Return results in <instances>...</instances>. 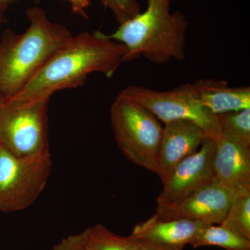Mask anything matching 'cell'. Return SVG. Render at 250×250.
I'll list each match as a JSON object with an SVG mask.
<instances>
[{
	"label": "cell",
	"mask_w": 250,
	"mask_h": 250,
	"mask_svg": "<svg viewBox=\"0 0 250 250\" xmlns=\"http://www.w3.org/2000/svg\"><path fill=\"white\" fill-rule=\"evenodd\" d=\"M51 250H88L84 231L63 238Z\"/></svg>",
	"instance_id": "19"
},
{
	"label": "cell",
	"mask_w": 250,
	"mask_h": 250,
	"mask_svg": "<svg viewBox=\"0 0 250 250\" xmlns=\"http://www.w3.org/2000/svg\"><path fill=\"white\" fill-rule=\"evenodd\" d=\"M206 224L187 219L160 220L152 216L139 224L130 237L161 246L182 248L192 241Z\"/></svg>",
	"instance_id": "12"
},
{
	"label": "cell",
	"mask_w": 250,
	"mask_h": 250,
	"mask_svg": "<svg viewBox=\"0 0 250 250\" xmlns=\"http://www.w3.org/2000/svg\"><path fill=\"white\" fill-rule=\"evenodd\" d=\"M84 233L88 250H135L129 236H118L102 224L87 229Z\"/></svg>",
	"instance_id": "17"
},
{
	"label": "cell",
	"mask_w": 250,
	"mask_h": 250,
	"mask_svg": "<svg viewBox=\"0 0 250 250\" xmlns=\"http://www.w3.org/2000/svg\"><path fill=\"white\" fill-rule=\"evenodd\" d=\"M52 167L49 150L21 156L0 143V210L11 213L30 207L45 188Z\"/></svg>",
	"instance_id": "5"
},
{
	"label": "cell",
	"mask_w": 250,
	"mask_h": 250,
	"mask_svg": "<svg viewBox=\"0 0 250 250\" xmlns=\"http://www.w3.org/2000/svg\"><path fill=\"white\" fill-rule=\"evenodd\" d=\"M48 102L45 99L27 104L0 103V143L21 156L49 150Z\"/></svg>",
	"instance_id": "7"
},
{
	"label": "cell",
	"mask_w": 250,
	"mask_h": 250,
	"mask_svg": "<svg viewBox=\"0 0 250 250\" xmlns=\"http://www.w3.org/2000/svg\"><path fill=\"white\" fill-rule=\"evenodd\" d=\"M126 49L100 31L73 36L45 62L21 91L6 101L27 104L50 98L55 92L83 84L100 72L111 78L124 62Z\"/></svg>",
	"instance_id": "1"
},
{
	"label": "cell",
	"mask_w": 250,
	"mask_h": 250,
	"mask_svg": "<svg viewBox=\"0 0 250 250\" xmlns=\"http://www.w3.org/2000/svg\"><path fill=\"white\" fill-rule=\"evenodd\" d=\"M192 84L202 104L215 116L250 108L249 86L229 87L213 79H200Z\"/></svg>",
	"instance_id": "13"
},
{
	"label": "cell",
	"mask_w": 250,
	"mask_h": 250,
	"mask_svg": "<svg viewBox=\"0 0 250 250\" xmlns=\"http://www.w3.org/2000/svg\"><path fill=\"white\" fill-rule=\"evenodd\" d=\"M130 237V236H129ZM131 238V237H130ZM134 241L135 250H182V248H172L161 246V245L154 244L149 242L140 241V240L133 239Z\"/></svg>",
	"instance_id": "20"
},
{
	"label": "cell",
	"mask_w": 250,
	"mask_h": 250,
	"mask_svg": "<svg viewBox=\"0 0 250 250\" xmlns=\"http://www.w3.org/2000/svg\"><path fill=\"white\" fill-rule=\"evenodd\" d=\"M102 4L111 10L119 24H123L141 12L136 0H100Z\"/></svg>",
	"instance_id": "18"
},
{
	"label": "cell",
	"mask_w": 250,
	"mask_h": 250,
	"mask_svg": "<svg viewBox=\"0 0 250 250\" xmlns=\"http://www.w3.org/2000/svg\"><path fill=\"white\" fill-rule=\"evenodd\" d=\"M215 141V180L235 193L250 190V148L222 135Z\"/></svg>",
	"instance_id": "11"
},
{
	"label": "cell",
	"mask_w": 250,
	"mask_h": 250,
	"mask_svg": "<svg viewBox=\"0 0 250 250\" xmlns=\"http://www.w3.org/2000/svg\"><path fill=\"white\" fill-rule=\"evenodd\" d=\"M190 245L195 248L218 246L227 250H250V240L220 225H206Z\"/></svg>",
	"instance_id": "14"
},
{
	"label": "cell",
	"mask_w": 250,
	"mask_h": 250,
	"mask_svg": "<svg viewBox=\"0 0 250 250\" xmlns=\"http://www.w3.org/2000/svg\"><path fill=\"white\" fill-rule=\"evenodd\" d=\"M158 156L157 174L162 182L176 166L201 147L208 135L200 125L187 120L166 123Z\"/></svg>",
	"instance_id": "10"
},
{
	"label": "cell",
	"mask_w": 250,
	"mask_h": 250,
	"mask_svg": "<svg viewBox=\"0 0 250 250\" xmlns=\"http://www.w3.org/2000/svg\"><path fill=\"white\" fill-rule=\"evenodd\" d=\"M170 3L171 0H147L146 11L108 35L126 47L124 62L143 57L160 65L185 59L188 24L182 11L170 12Z\"/></svg>",
	"instance_id": "3"
},
{
	"label": "cell",
	"mask_w": 250,
	"mask_h": 250,
	"mask_svg": "<svg viewBox=\"0 0 250 250\" xmlns=\"http://www.w3.org/2000/svg\"><path fill=\"white\" fill-rule=\"evenodd\" d=\"M235 192L214 180L180 201L158 205L153 216L160 220H187L220 225L228 213Z\"/></svg>",
	"instance_id": "9"
},
{
	"label": "cell",
	"mask_w": 250,
	"mask_h": 250,
	"mask_svg": "<svg viewBox=\"0 0 250 250\" xmlns=\"http://www.w3.org/2000/svg\"><path fill=\"white\" fill-rule=\"evenodd\" d=\"M220 225L250 240V190L235 193Z\"/></svg>",
	"instance_id": "15"
},
{
	"label": "cell",
	"mask_w": 250,
	"mask_h": 250,
	"mask_svg": "<svg viewBox=\"0 0 250 250\" xmlns=\"http://www.w3.org/2000/svg\"><path fill=\"white\" fill-rule=\"evenodd\" d=\"M4 6L1 4V1H0V26L4 22Z\"/></svg>",
	"instance_id": "22"
},
{
	"label": "cell",
	"mask_w": 250,
	"mask_h": 250,
	"mask_svg": "<svg viewBox=\"0 0 250 250\" xmlns=\"http://www.w3.org/2000/svg\"><path fill=\"white\" fill-rule=\"evenodd\" d=\"M111 120L117 145L124 155L157 174L164 130L159 119L142 105L118 94L111 106Z\"/></svg>",
	"instance_id": "4"
},
{
	"label": "cell",
	"mask_w": 250,
	"mask_h": 250,
	"mask_svg": "<svg viewBox=\"0 0 250 250\" xmlns=\"http://www.w3.org/2000/svg\"><path fill=\"white\" fill-rule=\"evenodd\" d=\"M221 135L243 147H250V108L218 116Z\"/></svg>",
	"instance_id": "16"
},
{
	"label": "cell",
	"mask_w": 250,
	"mask_h": 250,
	"mask_svg": "<svg viewBox=\"0 0 250 250\" xmlns=\"http://www.w3.org/2000/svg\"><path fill=\"white\" fill-rule=\"evenodd\" d=\"M25 32L6 29L0 39V100L14 98L55 52L73 37L62 24L51 22L39 7L27 10Z\"/></svg>",
	"instance_id": "2"
},
{
	"label": "cell",
	"mask_w": 250,
	"mask_h": 250,
	"mask_svg": "<svg viewBox=\"0 0 250 250\" xmlns=\"http://www.w3.org/2000/svg\"><path fill=\"white\" fill-rule=\"evenodd\" d=\"M119 95L142 105L164 124L187 120L200 125L211 139L216 140L221 136L218 116L202 104L192 83H184L167 91L129 85Z\"/></svg>",
	"instance_id": "6"
},
{
	"label": "cell",
	"mask_w": 250,
	"mask_h": 250,
	"mask_svg": "<svg viewBox=\"0 0 250 250\" xmlns=\"http://www.w3.org/2000/svg\"><path fill=\"white\" fill-rule=\"evenodd\" d=\"M0 1H1V0H0ZM35 1H39V0H35Z\"/></svg>",
	"instance_id": "24"
},
{
	"label": "cell",
	"mask_w": 250,
	"mask_h": 250,
	"mask_svg": "<svg viewBox=\"0 0 250 250\" xmlns=\"http://www.w3.org/2000/svg\"><path fill=\"white\" fill-rule=\"evenodd\" d=\"M2 103V101H1V100H0V103Z\"/></svg>",
	"instance_id": "23"
},
{
	"label": "cell",
	"mask_w": 250,
	"mask_h": 250,
	"mask_svg": "<svg viewBox=\"0 0 250 250\" xmlns=\"http://www.w3.org/2000/svg\"><path fill=\"white\" fill-rule=\"evenodd\" d=\"M71 4L72 11L77 14L88 18L85 10L89 5V0H67Z\"/></svg>",
	"instance_id": "21"
},
{
	"label": "cell",
	"mask_w": 250,
	"mask_h": 250,
	"mask_svg": "<svg viewBox=\"0 0 250 250\" xmlns=\"http://www.w3.org/2000/svg\"><path fill=\"white\" fill-rule=\"evenodd\" d=\"M215 148V140L207 138L198 150L179 163L162 182L158 205L180 201L213 182Z\"/></svg>",
	"instance_id": "8"
}]
</instances>
